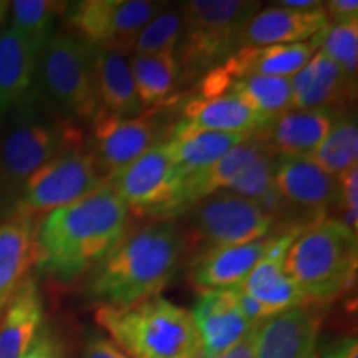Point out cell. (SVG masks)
Listing matches in <instances>:
<instances>
[{"mask_svg": "<svg viewBox=\"0 0 358 358\" xmlns=\"http://www.w3.org/2000/svg\"><path fill=\"white\" fill-rule=\"evenodd\" d=\"M83 131L34 93L0 122V173L17 194L32 174L69 148Z\"/></svg>", "mask_w": 358, "mask_h": 358, "instance_id": "obj_4", "label": "cell"}, {"mask_svg": "<svg viewBox=\"0 0 358 358\" xmlns=\"http://www.w3.org/2000/svg\"><path fill=\"white\" fill-rule=\"evenodd\" d=\"M173 129L174 123L169 122L164 103L133 118H120L100 110L92 120V140L87 148L106 179L148 150L166 143Z\"/></svg>", "mask_w": 358, "mask_h": 358, "instance_id": "obj_10", "label": "cell"}, {"mask_svg": "<svg viewBox=\"0 0 358 358\" xmlns=\"http://www.w3.org/2000/svg\"><path fill=\"white\" fill-rule=\"evenodd\" d=\"M302 227L290 229L280 236H274L272 244L268 245L266 254L261 257L239 289L261 302L272 313L290 310L294 307H301L308 303L284 268V259L287 249L292 244L295 236Z\"/></svg>", "mask_w": 358, "mask_h": 358, "instance_id": "obj_17", "label": "cell"}, {"mask_svg": "<svg viewBox=\"0 0 358 358\" xmlns=\"http://www.w3.org/2000/svg\"><path fill=\"white\" fill-rule=\"evenodd\" d=\"M24 358H66L64 343L48 327H42Z\"/></svg>", "mask_w": 358, "mask_h": 358, "instance_id": "obj_36", "label": "cell"}, {"mask_svg": "<svg viewBox=\"0 0 358 358\" xmlns=\"http://www.w3.org/2000/svg\"><path fill=\"white\" fill-rule=\"evenodd\" d=\"M43 327L37 280L25 277L0 315V358H24Z\"/></svg>", "mask_w": 358, "mask_h": 358, "instance_id": "obj_25", "label": "cell"}, {"mask_svg": "<svg viewBox=\"0 0 358 358\" xmlns=\"http://www.w3.org/2000/svg\"><path fill=\"white\" fill-rule=\"evenodd\" d=\"M182 35L181 8L163 7L143 27L129 45L133 55H155L166 50H176Z\"/></svg>", "mask_w": 358, "mask_h": 358, "instance_id": "obj_33", "label": "cell"}, {"mask_svg": "<svg viewBox=\"0 0 358 358\" xmlns=\"http://www.w3.org/2000/svg\"><path fill=\"white\" fill-rule=\"evenodd\" d=\"M267 150L261 138L252 134L248 140L232 148L221 159L204 171L186 178L185 194H182V213L189 209L201 199L208 198L214 192L226 191L237 176L249 166L250 161Z\"/></svg>", "mask_w": 358, "mask_h": 358, "instance_id": "obj_27", "label": "cell"}, {"mask_svg": "<svg viewBox=\"0 0 358 358\" xmlns=\"http://www.w3.org/2000/svg\"><path fill=\"white\" fill-rule=\"evenodd\" d=\"M271 120L256 113L248 103L234 93L213 98H191L186 101L182 116L174 123L171 138L199 131L256 134L267 127Z\"/></svg>", "mask_w": 358, "mask_h": 358, "instance_id": "obj_16", "label": "cell"}, {"mask_svg": "<svg viewBox=\"0 0 358 358\" xmlns=\"http://www.w3.org/2000/svg\"><path fill=\"white\" fill-rule=\"evenodd\" d=\"M0 315H2V313H0Z\"/></svg>", "mask_w": 358, "mask_h": 358, "instance_id": "obj_44", "label": "cell"}, {"mask_svg": "<svg viewBox=\"0 0 358 358\" xmlns=\"http://www.w3.org/2000/svg\"><path fill=\"white\" fill-rule=\"evenodd\" d=\"M189 236L199 244V252L266 239L275 221L256 201L219 191L201 199L189 209Z\"/></svg>", "mask_w": 358, "mask_h": 358, "instance_id": "obj_11", "label": "cell"}, {"mask_svg": "<svg viewBox=\"0 0 358 358\" xmlns=\"http://www.w3.org/2000/svg\"><path fill=\"white\" fill-rule=\"evenodd\" d=\"M38 77L47 101L73 122H92L101 110L90 45L70 32L53 34L40 55Z\"/></svg>", "mask_w": 358, "mask_h": 358, "instance_id": "obj_7", "label": "cell"}, {"mask_svg": "<svg viewBox=\"0 0 358 358\" xmlns=\"http://www.w3.org/2000/svg\"><path fill=\"white\" fill-rule=\"evenodd\" d=\"M65 2L53 0H15L8 3L10 25L43 50L53 37L55 22L65 12Z\"/></svg>", "mask_w": 358, "mask_h": 358, "instance_id": "obj_32", "label": "cell"}, {"mask_svg": "<svg viewBox=\"0 0 358 358\" xmlns=\"http://www.w3.org/2000/svg\"><path fill=\"white\" fill-rule=\"evenodd\" d=\"M324 10L329 22L334 20L335 25L358 20L357 0H330V2L324 3Z\"/></svg>", "mask_w": 358, "mask_h": 358, "instance_id": "obj_39", "label": "cell"}, {"mask_svg": "<svg viewBox=\"0 0 358 358\" xmlns=\"http://www.w3.org/2000/svg\"><path fill=\"white\" fill-rule=\"evenodd\" d=\"M308 159L335 178L352 166H357L358 127L355 116L340 115Z\"/></svg>", "mask_w": 358, "mask_h": 358, "instance_id": "obj_30", "label": "cell"}, {"mask_svg": "<svg viewBox=\"0 0 358 358\" xmlns=\"http://www.w3.org/2000/svg\"><path fill=\"white\" fill-rule=\"evenodd\" d=\"M40 55L15 27H0V122L35 93Z\"/></svg>", "mask_w": 358, "mask_h": 358, "instance_id": "obj_18", "label": "cell"}, {"mask_svg": "<svg viewBox=\"0 0 358 358\" xmlns=\"http://www.w3.org/2000/svg\"><path fill=\"white\" fill-rule=\"evenodd\" d=\"M261 3L250 0H189L181 7L182 35L176 48L181 82L217 69L239 48V37Z\"/></svg>", "mask_w": 358, "mask_h": 358, "instance_id": "obj_6", "label": "cell"}, {"mask_svg": "<svg viewBox=\"0 0 358 358\" xmlns=\"http://www.w3.org/2000/svg\"><path fill=\"white\" fill-rule=\"evenodd\" d=\"M92 70L98 101L101 110L120 116L133 118L141 115L145 106L140 101L134 85L131 66L127 55L108 47H92Z\"/></svg>", "mask_w": 358, "mask_h": 358, "instance_id": "obj_24", "label": "cell"}, {"mask_svg": "<svg viewBox=\"0 0 358 358\" xmlns=\"http://www.w3.org/2000/svg\"><path fill=\"white\" fill-rule=\"evenodd\" d=\"M274 168L275 158L268 150H264L256 156L248 168L237 176V179L226 191L237 196L262 203L268 194L274 192Z\"/></svg>", "mask_w": 358, "mask_h": 358, "instance_id": "obj_35", "label": "cell"}, {"mask_svg": "<svg viewBox=\"0 0 358 358\" xmlns=\"http://www.w3.org/2000/svg\"><path fill=\"white\" fill-rule=\"evenodd\" d=\"M312 43L313 47H320V53L342 69L348 82L357 85L358 20L329 25L312 38Z\"/></svg>", "mask_w": 358, "mask_h": 358, "instance_id": "obj_34", "label": "cell"}, {"mask_svg": "<svg viewBox=\"0 0 358 358\" xmlns=\"http://www.w3.org/2000/svg\"><path fill=\"white\" fill-rule=\"evenodd\" d=\"M82 358H131L103 335L92 334L85 343Z\"/></svg>", "mask_w": 358, "mask_h": 358, "instance_id": "obj_38", "label": "cell"}, {"mask_svg": "<svg viewBox=\"0 0 358 358\" xmlns=\"http://www.w3.org/2000/svg\"><path fill=\"white\" fill-rule=\"evenodd\" d=\"M272 239L274 236L248 244L201 250L191 262L189 279L192 285L201 292L239 287L266 254Z\"/></svg>", "mask_w": 358, "mask_h": 358, "instance_id": "obj_20", "label": "cell"}, {"mask_svg": "<svg viewBox=\"0 0 358 358\" xmlns=\"http://www.w3.org/2000/svg\"><path fill=\"white\" fill-rule=\"evenodd\" d=\"M317 358H358V343L352 335L319 343Z\"/></svg>", "mask_w": 358, "mask_h": 358, "instance_id": "obj_37", "label": "cell"}, {"mask_svg": "<svg viewBox=\"0 0 358 358\" xmlns=\"http://www.w3.org/2000/svg\"><path fill=\"white\" fill-rule=\"evenodd\" d=\"M187 249L173 219H158L123 241L88 272L85 295L98 307H124L159 295L176 275Z\"/></svg>", "mask_w": 358, "mask_h": 358, "instance_id": "obj_2", "label": "cell"}, {"mask_svg": "<svg viewBox=\"0 0 358 358\" xmlns=\"http://www.w3.org/2000/svg\"><path fill=\"white\" fill-rule=\"evenodd\" d=\"M355 232L337 219H322L295 236L284 268L308 303H325L350 290L357 277Z\"/></svg>", "mask_w": 358, "mask_h": 358, "instance_id": "obj_5", "label": "cell"}, {"mask_svg": "<svg viewBox=\"0 0 358 358\" xmlns=\"http://www.w3.org/2000/svg\"><path fill=\"white\" fill-rule=\"evenodd\" d=\"M227 93H234L256 113L272 120L290 110L292 82L280 77H243L232 80Z\"/></svg>", "mask_w": 358, "mask_h": 358, "instance_id": "obj_31", "label": "cell"}, {"mask_svg": "<svg viewBox=\"0 0 358 358\" xmlns=\"http://www.w3.org/2000/svg\"><path fill=\"white\" fill-rule=\"evenodd\" d=\"M7 12H8V2H2V0H0V27H2L3 20H6Z\"/></svg>", "mask_w": 358, "mask_h": 358, "instance_id": "obj_43", "label": "cell"}, {"mask_svg": "<svg viewBox=\"0 0 358 358\" xmlns=\"http://www.w3.org/2000/svg\"><path fill=\"white\" fill-rule=\"evenodd\" d=\"M129 211L106 185L45 214L35 226V266L62 282L88 274L128 234Z\"/></svg>", "mask_w": 358, "mask_h": 358, "instance_id": "obj_1", "label": "cell"}, {"mask_svg": "<svg viewBox=\"0 0 358 358\" xmlns=\"http://www.w3.org/2000/svg\"><path fill=\"white\" fill-rule=\"evenodd\" d=\"M101 185H105V176L83 141L55 156L27 179L15 213L32 219L42 217L85 198Z\"/></svg>", "mask_w": 358, "mask_h": 358, "instance_id": "obj_9", "label": "cell"}, {"mask_svg": "<svg viewBox=\"0 0 358 358\" xmlns=\"http://www.w3.org/2000/svg\"><path fill=\"white\" fill-rule=\"evenodd\" d=\"M312 42L268 47H241L214 71L226 85V93L232 80L243 77H280L292 78L313 57Z\"/></svg>", "mask_w": 358, "mask_h": 358, "instance_id": "obj_22", "label": "cell"}, {"mask_svg": "<svg viewBox=\"0 0 358 358\" xmlns=\"http://www.w3.org/2000/svg\"><path fill=\"white\" fill-rule=\"evenodd\" d=\"M17 199H19V194L7 185L2 173H0V217L7 219L15 213Z\"/></svg>", "mask_w": 358, "mask_h": 358, "instance_id": "obj_41", "label": "cell"}, {"mask_svg": "<svg viewBox=\"0 0 358 358\" xmlns=\"http://www.w3.org/2000/svg\"><path fill=\"white\" fill-rule=\"evenodd\" d=\"M136 93L143 106L163 105L181 83L176 50L133 55L129 60Z\"/></svg>", "mask_w": 358, "mask_h": 358, "instance_id": "obj_29", "label": "cell"}, {"mask_svg": "<svg viewBox=\"0 0 358 358\" xmlns=\"http://www.w3.org/2000/svg\"><path fill=\"white\" fill-rule=\"evenodd\" d=\"M274 189L282 204L306 209L312 217H324L338 206V179L325 173L308 158L277 156Z\"/></svg>", "mask_w": 358, "mask_h": 358, "instance_id": "obj_14", "label": "cell"}, {"mask_svg": "<svg viewBox=\"0 0 358 358\" xmlns=\"http://www.w3.org/2000/svg\"><path fill=\"white\" fill-rule=\"evenodd\" d=\"M322 319L313 303L275 313L259 325L254 358H317Z\"/></svg>", "mask_w": 358, "mask_h": 358, "instance_id": "obj_13", "label": "cell"}, {"mask_svg": "<svg viewBox=\"0 0 358 358\" xmlns=\"http://www.w3.org/2000/svg\"><path fill=\"white\" fill-rule=\"evenodd\" d=\"M292 110H338L355 96L357 87L347 80L342 69L324 53H315L306 66L290 78Z\"/></svg>", "mask_w": 358, "mask_h": 358, "instance_id": "obj_23", "label": "cell"}, {"mask_svg": "<svg viewBox=\"0 0 358 358\" xmlns=\"http://www.w3.org/2000/svg\"><path fill=\"white\" fill-rule=\"evenodd\" d=\"M37 259L35 219L13 213L0 222V313Z\"/></svg>", "mask_w": 358, "mask_h": 358, "instance_id": "obj_26", "label": "cell"}, {"mask_svg": "<svg viewBox=\"0 0 358 358\" xmlns=\"http://www.w3.org/2000/svg\"><path fill=\"white\" fill-rule=\"evenodd\" d=\"M201 342V358H213L256 330L237 306L234 289L201 292L191 310Z\"/></svg>", "mask_w": 358, "mask_h": 358, "instance_id": "obj_15", "label": "cell"}, {"mask_svg": "<svg viewBox=\"0 0 358 358\" xmlns=\"http://www.w3.org/2000/svg\"><path fill=\"white\" fill-rule=\"evenodd\" d=\"M257 329L252 330L248 337H244L239 343H236L234 347L227 348L226 352L219 353V355L213 357V358H254V345H256Z\"/></svg>", "mask_w": 358, "mask_h": 358, "instance_id": "obj_40", "label": "cell"}, {"mask_svg": "<svg viewBox=\"0 0 358 358\" xmlns=\"http://www.w3.org/2000/svg\"><path fill=\"white\" fill-rule=\"evenodd\" d=\"M105 182L134 214L158 219L182 214L186 178L169 158L166 143L151 148L133 163L111 173Z\"/></svg>", "mask_w": 358, "mask_h": 358, "instance_id": "obj_8", "label": "cell"}, {"mask_svg": "<svg viewBox=\"0 0 358 358\" xmlns=\"http://www.w3.org/2000/svg\"><path fill=\"white\" fill-rule=\"evenodd\" d=\"M338 116V110H287L256 134L274 156L308 158Z\"/></svg>", "mask_w": 358, "mask_h": 358, "instance_id": "obj_19", "label": "cell"}, {"mask_svg": "<svg viewBox=\"0 0 358 358\" xmlns=\"http://www.w3.org/2000/svg\"><path fill=\"white\" fill-rule=\"evenodd\" d=\"M329 25L324 8L303 12L285 7L262 8L250 17L241 32L239 48L307 42Z\"/></svg>", "mask_w": 358, "mask_h": 358, "instance_id": "obj_21", "label": "cell"}, {"mask_svg": "<svg viewBox=\"0 0 358 358\" xmlns=\"http://www.w3.org/2000/svg\"><path fill=\"white\" fill-rule=\"evenodd\" d=\"M277 6L292 8V10H317V8H324V2L319 0H282Z\"/></svg>", "mask_w": 358, "mask_h": 358, "instance_id": "obj_42", "label": "cell"}, {"mask_svg": "<svg viewBox=\"0 0 358 358\" xmlns=\"http://www.w3.org/2000/svg\"><path fill=\"white\" fill-rule=\"evenodd\" d=\"M95 320L131 358H201L191 312L161 295L124 307H96Z\"/></svg>", "mask_w": 358, "mask_h": 358, "instance_id": "obj_3", "label": "cell"}, {"mask_svg": "<svg viewBox=\"0 0 358 358\" xmlns=\"http://www.w3.org/2000/svg\"><path fill=\"white\" fill-rule=\"evenodd\" d=\"M163 7L151 0H82L66 3L65 20L85 43L127 55L136 34Z\"/></svg>", "mask_w": 358, "mask_h": 358, "instance_id": "obj_12", "label": "cell"}, {"mask_svg": "<svg viewBox=\"0 0 358 358\" xmlns=\"http://www.w3.org/2000/svg\"><path fill=\"white\" fill-rule=\"evenodd\" d=\"M248 138L249 134L239 133L199 131L169 138L166 150L179 171L185 174V178H189L213 166L217 159Z\"/></svg>", "mask_w": 358, "mask_h": 358, "instance_id": "obj_28", "label": "cell"}]
</instances>
